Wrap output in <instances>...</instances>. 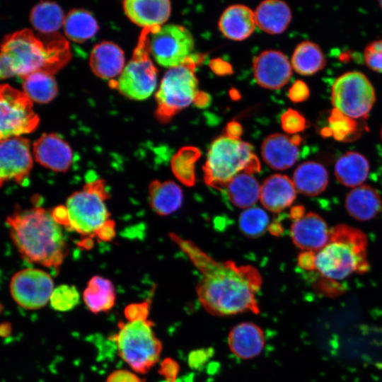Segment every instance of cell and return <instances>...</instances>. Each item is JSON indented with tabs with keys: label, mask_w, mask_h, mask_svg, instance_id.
<instances>
[{
	"label": "cell",
	"mask_w": 382,
	"mask_h": 382,
	"mask_svg": "<svg viewBox=\"0 0 382 382\" xmlns=\"http://www.w3.org/2000/svg\"><path fill=\"white\" fill-rule=\"evenodd\" d=\"M170 237L202 275L196 291L206 311L216 316L260 312L257 294L262 277L255 267L238 265L233 261H216L192 241L175 233H170Z\"/></svg>",
	"instance_id": "cell-1"
},
{
	"label": "cell",
	"mask_w": 382,
	"mask_h": 382,
	"mask_svg": "<svg viewBox=\"0 0 382 382\" xmlns=\"http://www.w3.org/2000/svg\"><path fill=\"white\" fill-rule=\"evenodd\" d=\"M11 238L23 258L58 270L68 254L61 225L42 207L16 209L6 219Z\"/></svg>",
	"instance_id": "cell-2"
},
{
	"label": "cell",
	"mask_w": 382,
	"mask_h": 382,
	"mask_svg": "<svg viewBox=\"0 0 382 382\" xmlns=\"http://www.w3.org/2000/svg\"><path fill=\"white\" fill-rule=\"evenodd\" d=\"M71 57L67 40L59 33L50 34L42 39L31 30L23 29L3 39L0 77L23 78L36 71L54 74L68 63Z\"/></svg>",
	"instance_id": "cell-3"
},
{
	"label": "cell",
	"mask_w": 382,
	"mask_h": 382,
	"mask_svg": "<svg viewBox=\"0 0 382 382\" xmlns=\"http://www.w3.org/2000/svg\"><path fill=\"white\" fill-rule=\"evenodd\" d=\"M368 241L361 230L347 224L331 228L328 243L315 254L314 268L323 276L342 279L369 270Z\"/></svg>",
	"instance_id": "cell-4"
},
{
	"label": "cell",
	"mask_w": 382,
	"mask_h": 382,
	"mask_svg": "<svg viewBox=\"0 0 382 382\" xmlns=\"http://www.w3.org/2000/svg\"><path fill=\"white\" fill-rule=\"evenodd\" d=\"M260 170V163L253 146L238 137L224 135L209 146L203 166L204 180L212 188L224 190L238 174H254Z\"/></svg>",
	"instance_id": "cell-5"
},
{
	"label": "cell",
	"mask_w": 382,
	"mask_h": 382,
	"mask_svg": "<svg viewBox=\"0 0 382 382\" xmlns=\"http://www.w3.org/2000/svg\"><path fill=\"white\" fill-rule=\"evenodd\" d=\"M149 320L118 323L112 336L119 357L136 373L146 374L158 361L162 343Z\"/></svg>",
	"instance_id": "cell-6"
},
{
	"label": "cell",
	"mask_w": 382,
	"mask_h": 382,
	"mask_svg": "<svg viewBox=\"0 0 382 382\" xmlns=\"http://www.w3.org/2000/svg\"><path fill=\"white\" fill-rule=\"evenodd\" d=\"M109 198L106 183L102 179L88 182L81 190L73 192L67 198L68 228L85 238L92 239L110 220L105 204Z\"/></svg>",
	"instance_id": "cell-7"
},
{
	"label": "cell",
	"mask_w": 382,
	"mask_h": 382,
	"mask_svg": "<svg viewBox=\"0 0 382 382\" xmlns=\"http://www.w3.org/2000/svg\"><path fill=\"white\" fill-rule=\"evenodd\" d=\"M195 61L189 57L183 64L170 68L163 76L156 93V115L166 122L175 113L188 107L198 93Z\"/></svg>",
	"instance_id": "cell-8"
},
{
	"label": "cell",
	"mask_w": 382,
	"mask_h": 382,
	"mask_svg": "<svg viewBox=\"0 0 382 382\" xmlns=\"http://www.w3.org/2000/svg\"><path fill=\"white\" fill-rule=\"evenodd\" d=\"M153 29L142 30L132 57L115 85L120 93L132 100L149 98L157 86V70L150 57L149 43V34Z\"/></svg>",
	"instance_id": "cell-9"
},
{
	"label": "cell",
	"mask_w": 382,
	"mask_h": 382,
	"mask_svg": "<svg viewBox=\"0 0 382 382\" xmlns=\"http://www.w3.org/2000/svg\"><path fill=\"white\" fill-rule=\"evenodd\" d=\"M376 101L374 88L363 73H344L332 86L331 102L334 108L353 119L367 117Z\"/></svg>",
	"instance_id": "cell-10"
},
{
	"label": "cell",
	"mask_w": 382,
	"mask_h": 382,
	"mask_svg": "<svg viewBox=\"0 0 382 382\" xmlns=\"http://www.w3.org/2000/svg\"><path fill=\"white\" fill-rule=\"evenodd\" d=\"M1 140L34 131L39 117L33 108V101L23 92L8 84L0 87Z\"/></svg>",
	"instance_id": "cell-11"
},
{
	"label": "cell",
	"mask_w": 382,
	"mask_h": 382,
	"mask_svg": "<svg viewBox=\"0 0 382 382\" xmlns=\"http://www.w3.org/2000/svg\"><path fill=\"white\" fill-rule=\"evenodd\" d=\"M149 50L154 60L164 67L183 64L190 57L194 40L186 28L175 24L154 28L149 34Z\"/></svg>",
	"instance_id": "cell-12"
},
{
	"label": "cell",
	"mask_w": 382,
	"mask_h": 382,
	"mask_svg": "<svg viewBox=\"0 0 382 382\" xmlns=\"http://www.w3.org/2000/svg\"><path fill=\"white\" fill-rule=\"evenodd\" d=\"M54 289L51 275L37 268H25L17 272L9 284L14 301L26 310H37L46 306Z\"/></svg>",
	"instance_id": "cell-13"
},
{
	"label": "cell",
	"mask_w": 382,
	"mask_h": 382,
	"mask_svg": "<svg viewBox=\"0 0 382 382\" xmlns=\"http://www.w3.org/2000/svg\"><path fill=\"white\" fill-rule=\"evenodd\" d=\"M33 165L30 141L22 137H12L1 140L0 181H14L25 185Z\"/></svg>",
	"instance_id": "cell-14"
},
{
	"label": "cell",
	"mask_w": 382,
	"mask_h": 382,
	"mask_svg": "<svg viewBox=\"0 0 382 382\" xmlns=\"http://www.w3.org/2000/svg\"><path fill=\"white\" fill-rule=\"evenodd\" d=\"M256 82L267 89H279L285 86L292 74V66L286 55L278 50H266L253 61Z\"/></svg>",
	"instance_id": "cell-15"
},
{
	"label": "cell",
	"mask_w": 382,
	"mask_h": 382,
	"mask_svg": "<svg viewBox=\"0 0 382 382\" xmlns=\"http://www.w3.org/2000/svg\"><path fill=\"white\" fill-rule=\"evenodd\" d=\"M303 141L299 134H272L263 141L261 154L264 161L274 170L291 168L299 158Z\"/></svg>",
	"instance_id": "cell-16"
},
{
	"label": "cell",
	"mask_w": 382,
	"mask_h": 382,
	"mask_svg": "<svg viewBox=\"0 0 382 382\" xmlns=\"http://www.w3.org/2000/svg\"><path fill=\"white\" fill-rule=\"evenodd\" d=\"M330 230L319 214L308 212L294 219L290 235L299 248L316 253L328 243Z\"/></svg>",
	"instance_id": "cell-17"
},
{
	"label": "cell",
	"mask_w": 382,
	"mask_h": 382,
	"mask_svg": "<svg viewBox=\"0 0 382 382\" xmlns=\"http://www.w3.org/2000/svg\"><path fill=\"white\" fill-rule=\"evenodd\" d=\"M35 161L56 172H66L73 159L71 146L56 134H43L33 144Z\"/></svg>",
	"instance_id": "cell-18"
},
{
	"label": "cell",
	"mask_w": 382,
	"mask_h": 382,
	"mask_svg": "<svg viewBox=\"0 0 382 382\" xmlns=\"http://www.w3.org/2000/svg\"><path fill=\"white\" fill-rule=\"evenodd\" d=\"M123 8L134 23L146 29L163 25L170 16L171 5L168 0H127L123 1Z\"/></svg>",
	"instance_id": "cell-19"
},
{
	"label": "cell",
	"mask_w": 382,
	"mask_h": 382,
	"mask_svg": "<svg viewBox=\"0 0 382 382\" xmlns=\"http://www.w3.org/2000/svg\"><path fill=\"white\" fill-rule=\"evenodd\" d=\"M228 345L237 357L250 359L258 356L265 346V334L257 325L245 322L235 325L228 335Z\"/></svg>",
	"instance_id": "cell-20"
},
{
	"label": "cell",
	"mask_w": 382,
	"mask_h": 382,
	"mask_svg": "<svg viewBox=\"0 0 382 382\" xmlns=\"http://www.w3.org/2000/svg\"><path fill=\"white\" fill-rule=\"evenodd\" d=\"M296 197V189L293 180L286 175H272L261 185V203L272 212H279L289 207Z\"/></svg>",
	"instance_id": "cell-21"
},
{
	"label": "cell",
	"mask_w": 382,
	"mask_h": 382,
	"mask_svg": "<svg viewBox=\"0 0 382 382\" xmlns=\"http://www.w3.org/2000/svg\"><path fill=\"white\" fill-rule=\"evenodd\" d=\"M89 63L97 76L103 79H110L122 72L125 68L124 52L115 43L103 41L93 48Z\"/></svg>",
	"instance_id": "cell-22"
},
{
	"label": "cell",
	"mask_w": 382,
	"mask_h": 382,
	"mask_svg": "<svg viewBox=\"0 0 382 382\" xmlns=\"http://www.w3.org/2000/svg\"><path fill=\"white\" fill-rule=\"evenodd\" d=\"M255 13L244 5H233L221 14L219 27L222 34L233 40H243L254 31Z\"/></svg>",
	"instance_id": "cell-23"
},
{
	"label": "cell",
	"mask_w": 382,
	"mask_h": 382,
	"mask_svg": "<svg viewBox=\"0 0 382 382\" xmlns=\"http://www.w3.org/2000/svg\"><path fill=\"white\" fill-rule=\"evenodd\" d=\"M345 208L354 219L369 221L382 211V199L373 187L363 185L353 188L346 196Z\"/></svg>",
	"instance_id": "cell-24"
},
{
	"label": "cell",
	"mask_w": 382,
	"mask_h": 382,
	"mask_svg": "<svg viewBox=\"0 0 382 382\" xmlns=\"http://www.w3.org/2000/svg\"><path fill=\"white\" fill-rule=\"evenodd\" d=\"M254 13L257 27L272 35L282 33L291 20L290 8L285 2L279 0L262 1Z\"/></svg>",
	"instance_id": "cell-25"
},
{
	"label": "cell",
	"mask_w": 382,
	"mask_h": 382,
	"mask_svg": "<svg viewBox=\"0 0 382 382\" xmlns=\"http://www.w3.org/2000/svg\"><path fill=\"white\" fill-rule=\"evenodd\" d=\"M148 191L150 206L158 215L171 214L182 204L183 190L172 180H152L149 185Z\"/></svg>",
	"instance_id": "cell-26"
},
{
	"label": "cell",
	"mask_w": 382,
	"mask_h": 382,
	"mask_svg": "<svg viewBox=\"0 0 382 382\" xmlns=\"http://www.w3.org/2000/svg\"><path fill=\"white\" fill-rule=\"evenodd\" d=\"M326 168L316 161H306L294 172L293 183L296 191L306 196H316L323 192L328 185Z\"/></svg>",
	"instance_id": "cell-27"
},
{
	"label": "cell",
	"mask_w": 382,
	"mask_h": 382,
	"mask_svg": "<svg viewBox=\"0 0 382 382\" xmlns=\"http://www.w3.org/2000/svg\"><path fill=\"white\" fill-rule=\"evenodd\" d=\"M369 172V163L361 154L348 151L342 154L335 165V175L342 185L357 187L366 180Z\"/></svg>",
	"instance_id": "cell-28"
},
{
	"label": "cell",
	"mask_w": 382,
	"mask_h": 382,
	"mask_svg": "<svg viewBox=\"0 0 382 382\" xmlns=\"http://www.w3.org/2000/svg\"><path fill=\"white\" fill-rule=\"evenodd\" d=\"M82 297L88 309L94 314L110 311L115 306L116 300L112 282L98 275L89 279Z\"/></svg>",
	"instance_id": "cell-29"
},
{
	"label": "cell",
	"mask_w": 382,
	"mask_h": 382,
	"mask_svg": "<svg viewBox=\"0 0 382 382\" xmlns=\"http://www.w3.org/2000/svg\"><path fill=\"white\" fill-rule=\"evenodd\" d=\"M224 190L234 206L248 209L253 207L260 198L261 185L253 174L241 173L228 183Z\"/></svg>",
	"instance_id": "cell-30"
},
{
	"label": "cell",
	"mask_w": 382,
	"mask_h": 382,
	"mask_svg": "<svg viewBox=\"0 0 382 382\" xmlns=\"http://www.w3.org/2000/svg\"><path fill=\"white\" fill-rule=\"evenodd\" d=\"M291 64L298 74L311 76L324 68L326 60L320 47L313 42L306 40L296 47Z\"/></svg>",
	"instance_id": "cell-31"
},
{
	"label": "cell",
	"mask_w": 382,
	"mask_h": 382,
	"mask_svg": "<svg viewBox=\"0 0 382 382\" xmlns=\"http://www.w3.org/2000/svg\"><path fill=\"white\" fill-rule=\"evenodd\" d=\"M64 31L69 40L83 42L98 31V25L93 15L84 9H72L64 18Z\"/></svg>",
	"instance_id": "cell-32"
},
{
	"label": "cell",
	"mask_w": 382,
	"mask_h": 382,
	"mask_svg": "<svg viewBox=\"0 0 382 382\" xmlns=\"http://www.w3.org/2000/svg\"><path fill=\"white\" fill-rule=\"evenodd\" d=\"M22 79L23 92L32 101L47 103L57 93V86L53 74L36 71Z\"/></svg>",
	"instance_id": "cell-33"
},
{
	"label": "cell",
	"mask_w": 382,
	"mask_h": 382,
	"mask_svg": "<svg viewBox=\"0 0 382 382\" xmlns=\"http://www.w3.org/2000/svg\"><path fill=\"white\" fill-rule=\"evenodd\" d=\"M64 18L61 7L52 1H40L30 13L33 28L44 34L55 33L64 23Z\"/></svg>",
	"instance_id": "cell-34"
},
{
	"label": "cell",
	"mask_w": 382,
	"mask_h": 382,
	"mask_svg": "<svg viewBox=\"0 0 382 382\" xmlns=\"http://www.w3.org/2000/svg\"><path fill=\"white\" fill-rule=\"evenodd\" d=\"M359 129V125L355 119L333 108L328 117L327 130H323V134L332 136L339 141H351L360 135Z\"/></svg>",
	"instance_id": "cell-35"
},
{
	"label": "cell",
	"mask_w": 382,
	"mask_h": 382,
	"mask_svg": "<svg viewBox=\"0 0 382 382\" xmlns=\"http://www.w3.org/2000/svg\"><path fill=\"white\" fill-rule=\"evenodd\" d=\"M199 152L195 148H184L171 161V168L175 177L184 185L192 186L195 182V163Z\"/></svg>",
	"instance_id": "cell-36"
},
{
	"label": "cell",
	"mask_w": 382,
	"mask_h": 382,
	"mask_svg": "<svg viewBox=\"0 0 382 382\" xmlns=\"http://www.w3.org/2000/svg\"><path fill=\"white\" fill-rule=\"evenodd\" d=\"M238 226L242 233L249 238L262 236L269 227V216L261 208L245 209L240 215Z\"/></svg>",
	"instance_id": "cell-37"
},
{
	"label": "cell",
	"mask_w": 382,
	"mask_h": 382,
	"mask_svg": "<svg viewBox=\"0 0 382 382\" xmlns=\"http://www.w3.org/2000/svg\"><path fill=\"white\" fill-rule=\"evenodd\" d=\"M80 302V294L74 285L61 284L54 289L50 299L51 307L60 312L74 309Z\"/></svg>",
	"instance_id": "cell-38"
},
{
	"label": "cell",
	"mask_w": 382,
	"mask_h": 382,
	"mask_svg": "<svg viewBox=\"0 0 382 382\" xmlns=\"http://www.w3.org/2000/svg\"><path fill=\"white\" fill-rule=\"evenodd\" d=\"M281 125L284 132L293 135L303 132L307 127L306 120L303 115L291 108L282 114Z\"/></svg>",
	"instance_id": "cell-39"
},
{
	"label": "cell",
	"mask_w": 382,
	"mask_h": 382,
	"mask_svg": "<svg viewBox=\"0 0 382 382\" xmlns=\"http://www.w3.org/2000/svg\"><path fill=\"white\" fill-rule=\"evenodd\" d=\"M364 60L371 70L382 73V40L367 45L364 51Z\"/></svg>",
	"instance_id": "cell-40"
},
{
	"label": "cell",
	"mask_w": 382,
	"mask_h": 382,
	"mask_svg": "<svg viewBox=\"0 0 382 382\" xmlns=\"http://www.w3.org/2000/svg\"><path fill=\"white\" fill-rule=\"evenodd\" d=\"M150 301L133 303L127 305L124 309V316L128 322L148 320Z\"/></svg>",
	"instance_id": "cell-41"
},
{
	"label": "cell",
	"mask_w": 382,
	"mask_h": 382,
	"mask_svg": "<svg viewBox=\"0 0 382 382\" xmlns=\"http://www.w3.org/2000/svg\"><path fill=\"white\" fill-rule=\"evenodd\" d=\"M310 96L308 86L302 81H296L289 91V98L294 103H301L306 100Z\"/></svg>",
	"instance_id": "cell-42"
},
{
	"label": "cell",
	"mask_w": 382,
	"mask_h": 382,
	"mask_svg": "<svg viewBox=\"0 0 382 382\" xmlns=\"http://www.w3.org/2000/svg\"><path fill=\"white\" fill-rule=\"evenodd\" d=\"M105 382H144V381L129 370L117 369L109 374Z\"/></svg>",
	"instance_id": "cell-43"
},
{
	"label": "cell",
	"mask_w": 382,
	"mask_h": 382,
	"mask_svg": "<svg viewBox=\"0 0 382 382\" xmlns=\"http://www.w3.org/2000/svg\"><path fill=\"white\" fill-rule=\"evenodd\" d=\"M178 370V364L173 359L166 358L161 362L158 372L168 382H174Z\"/></svg>",
	"instance_id": "cell-44"
},
{
	"label": "cell",
	"mask_w": 382,
	"mask_h": 382,
	"mask_svg": "<svg viewBox=\"0 0 382 382\" xmlns=\"http://www.w3.org/2000/svg\"><path fill=\"white\" fill-rule=\"evenodd\" d=\"M115 227L114 221L110 219L98 231L96 236L101 241H109L115 236Z\"/></svg>",
	"instance_id": "cell-45"
},
{
	"label": "cell",
	"mask_w": 382,
	"mask_h": 382,
	"mask_svg": "<svg viewBox=\"0 0 382 382\" xmlns=\"http://www.w3.org/2000/svg\"><path fill=\"white\" fill-rule=\"evenodd\" d=\"M54 220L61 226L68 228V213L65 206H58L52 211Z\"/></svg>",
	"instance_id": "cell-46"
},
{
	"label": "cell",
	"mask_w": 382,
	"mask_h": 382,
	"mask_svg": "<svg viewBox=\"0 0 382 382\" xmlns=\"http://www.w3.org/2000/svg\"><path fill=\"white\" fill-rule=\"evenodd\" d=\"M315 252L303 251L299 257L298 262L301 267L305 270H315Z\"/></svg>",
	"instance_id": "cell-47"
},
{
	"label": "cell",
	"mask_w": 382,
	"mask_h": 382,
	"mask_svg": "<svg viewBox=\"0 0 382 382\" xmlns=\"http://www.w3.org/2000/svg\"><path fill=\"white\" fill-rule=\"evenodd\" d=\"M12 332V326L9 322H3L0 326V335L3 337H8Z\"/></svg>",
	"instance_id": "cell-48"
},
{
	"label": "cell",
	"mask_w": 382,
	"mask_h": 382,
	"mask_svg": "<svg viewBox=\"0 0 382 382\" xmlns=\"http://www.w3.org/2000/svg\"><path fill=\"white\" fill-rule=\"evenodd\" d=\"M378 5H379V7L381 8L382 10V1H378Z\"/></svg>",
	"instance_id": "cell-49"
},
{
	"label": "cell",
	"mask_w": 382,
	"mask_h": 382,
	"mask_svg": "<svg viewBox=\"0 0 382 382\" xmlns=\"http://www.w3.org/2000/svg\"><path fill=\"white\" fill-rule=\"evenodd\" d=\"M381 137H382V131H381Z\"/></svg>",
	"instance_id": "cell-50"
}]
</instances>
